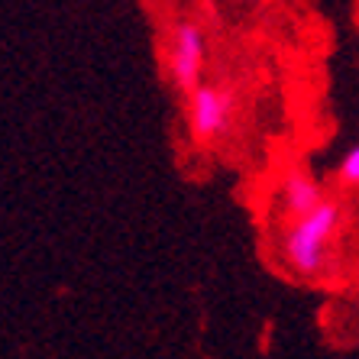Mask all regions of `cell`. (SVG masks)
I'll list each match as a JSON object with an SVG mask.
<instances>
[{
  "label": "cell",
  "mask_w": 359,
  "mask_h": 359,
  "mask_svg": "<svg viewBox=\"0 0 359 359\" xmlns=\"http://www.w3.org/2000/svg\"><path fill=\"white\" fill-rule=\"evenodd\" d=\"M343 220H346V210L337 198H324L308 214L288 217V226L278 236L285 266L304 282L324 278L334 262V240L340 236Z\"/></svg>",
  "instance_id": "obj_1"
},
{
  "label": "cell",
  "mask_w": 359,
  "mask_h": 359,
  "mask_svg": "<svg viewBox=\"0 0 359 359\" xmlns=\"http://www.w3.org/2000/svg\"><path fill=\"white\" fill-rule=\"evenodd\" d=\"M236 91L230 84H198L188 97H184V120H188V133L198 146H214L230 133L236 120Z\"/></svg>",
  "instance_id": "obj_2"
},
{
  "label": "cell",
  "mask_w": 359,
  "mask_h": 359,
  "mask_svg": "<svg viewBox=\"0 0 359 359\" xmlns=\"http://www.w3.org/2000/svg\"><path fill=\"white\" fill-rule=\"evenodd\" d=\"M165 65L168 78L175 84V91L182 97L204 84V65H208V36L198 23L191 20H178L168 33V49H165Z\"/></svg>",
  "instance_id": "obj_3"
},
{
  "label": "cell",
  "mask_w": 359,
  "mask_h": 359,
  "mask_svg": "<svg viewBox=\"0 0 359 359\" xmlns=\"http://www.w3.org/2000/svg\"><path fill=\"white\" fill-rule=\"evenodd\" d=\"M324 184L318 178L304 172V168H292L288 175L282 178V210L288 217H298V214H308L324 201Z\"/></svg>",
  "instance_id": "obj_4"
},
{
  "label": "cell",
  "mask_w": 359,
  "mask_h": 359,
  "mask_svg": "<svg viewBox=\"0 0 359 359\" xmlns=\"http://www.w3.org/2000/svg\"><path fill=\"white\" fill-rule=\"evenodd\" d=\"M337 184L343 191H359V142L353 149H346V156L337 165Z\"/></svg>",
  "instance_id": "obj_5"
}]
</instances>
